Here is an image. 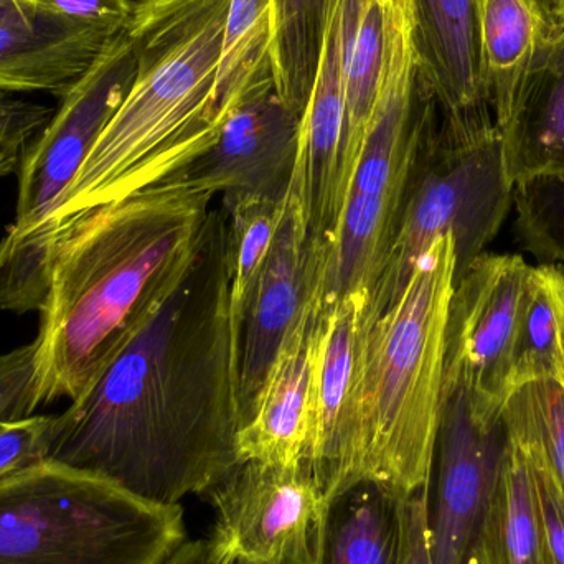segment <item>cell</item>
Wrapping results in <instances>:
<instances>
[{
    "label": "cell",
    "instance_id": "7c38bea8",
    "mask_svg": "<svg viewBox=\"0 0 564 564\" xmlns=\"http://www.w3.org/2000/svg\"><path fill=\"white\" fill-rule=\"evenodd\" d=\"M371 318L368 289L341 295L325 315L305 454L324 500L357 482L361 360Z\"/></svg>",
    "mask_w": 564,
    "mask_h": 564
},
{
    "label": "cell",
    "instance_id": "7402d4cb",
    "mask_svg": "<svg viewBox=\"0 0 564 564\" xmlns=\"http://www.w3.org/2000/svg\"><path fill=\"white\" fill-rule=\"evenodd\" d=\"M469 562L552 564L529 457L509 434L496 487Z\"/></svg>",
    "mask_w": 564,
    "mask_h": 564
},
{
    "label": "cell",
    "instance_id": "44dd1931",
    "mask_svg": "<svg viewBox=\"0 0 564 564\" xmlns=\"http://www.w3.org/2000/svg\"><path fill=\"white\" fill-rule=\"evenodd\" d=\"M499 132L513 185L564 175V33L530 73Z\"/></svg>",
    "mask_w": 564,
    "mask_h": 564
},
{
    "label": "cell",
    "instance_id": "7a4b0ae2",
    "mask_svg": "<svg viewBox=\"0 0 564 564\" xmlns=\"http://www.w3.org/2000/svg\"><path fill=\"white\" fill-rule=\"evenodd\" d=\"M217 195L165 178L69 220L53 238L35 340L39 406L78 398L188 260Z\"/></svg>",
    "mask_w": 564,
    "mask_h": 564
},
{
    "label": "cell",
    "instance_id": "8992f818",
    "mask_svg": "<svg viewBox=\"0 0 564 564\" xmlns=\"http://www.w3.org/2000/svg\"><path fill=\"white\" fill-rule=\"evenodd\" d=\"M185 536L181 506L53 460L0 480V564H164Z\"/></svg>",
    "mask_w": 564,
    "mask_h": 564
},
{
    "label": "cell",
    "instance_id": "d6986e66",
    "mask_svg": "<svg viewBox=\"0 0 564 564\" xmlns=\"http://www.w3.org/2000/svg\"><path fill=\"white\" fill-rule=\"evenodd\" d=\"M411 497L361 479L327 497L312 546V564H408Z\"/></svg>",
    "mask_w": 564,
    "mask_h": 564
},
{
    "label": "cell",
    "instance_id": "e0dca14e",
    "mask_svg": "<svg viewBox=\"0 0 564 564\" xmlns=\"http://www.w3.org/2000/svg\"><path fill=\"white\" fill-rule=\"evenodd\" d=\"M411 40L441 118L453 124L496 126L480 79L476 0H406Z\"/></svg>",
    "mask_w": 564,
    "mask_h": 564
},
{
    "label": "cell",
    "instance_id": "5bb4252c",
    "mask_svg": "<svg viewBox=\"0 0 564 564\" xmlns=\"http://www.w3.org/2000/svg\"><path fill=\"white\" fill-rule=\"evenodd\" d=\"M327 245L308 237L304 202L294 174L276 238L245 311L240 355L243 423L285 334L318 274L327 268Z\"/></svg>",
    "mask_w": 564,
    "mask_h": 564
},
{
    "label": "cell",
    "instance_id": "d4e9b609",
    "mask_svg": "<svg viewBox=\"0 0 564 564\" xmlns=\"http://www.w3.org/2000/svg\"><path fill=\"white\" fill-rule=\"evenodd\" d=\"M335 0H271L274 83L285 105L304 116Z\"/></svg>",
    "mask_w": 564,
    "mask_h": 564
},
{
    "label": "cell",
    "instance_id": "f1b7e54d",
    "mask_svg": "<svg viewBox=\"0 0 564 564\" xmlns=\"http://www.w3.org/2000/svg\"><path fill=\"white\" fill-rule=\"evenodd\" d=\"M520 245L542 263L564 264V175L520 182L513 191Z\"/></svg>",
    "mask_w": 564,
    "mask_h": 564
},
{
    "label": "cell",
    "instance_id": "d590c367",
    "mask_svg": "<svg viewBox=\"0 0 564 564\" xmlns=\"http://www.w3.org/2000/svg\"><path fill=\"white\" fill-rule=\"evenodd\" d=\"M225 558L214 540L185 542L164 564H224Z\"/></svg>",
    "mask_w": 564,
    "mask_h": 564
},
{
    "label": "cell",
    "instance_id": "8d00e7d4",
    "mask_svg": "<svg viewBox=\"0 0 564 564\" xmlns=\"http://www.w3.org/2000/svg\"><path fill=\"white\" fill-rule=\"evenodd\" d=\"M45 15L35 0H0V26L36 25Z\"/></svg>",
    "mask_w": 564,
    "mask_h": 564
},
{
    "label": "cell",
    "instance_id": "ba28073f",
    "mask_svg": "<svg viewBox=\"0 0 564 564\" xmlns=\"http://www.w3.org/2000/svg\"><path fill=\"white\" fill-rule=\"evenodd\" d=\"M138 72L128 26L109 40L85 75L59 98L19 165L15 218L0 241V308L39 311L48 278L45 231L66 188L124 101Z\"/></svg>",
    "mask_w": 564,
    "mask_h": 564
},
{
    "label": "cell",
    "instance_id": "52a82bcc",
    "mask_svg": "<svg viewBox=\"0 0 564 564\" xmlns=\"http://www.w3.org/2000/svg\"><path fill=\"white\" fill-rule=\"evenodd\" d=\"M497 126L437 119L411 175L397 234L370 291V314L387 311L440 238H454L456 280L496 240L513 208Z\"/></svg>",
    "mask_w": 564,
    "mask_h": 564
},
{
    "label": "cell",
    "instance_id": "5b68a950",
    "mask_svg": "<svg viewBox=\"0 0 564 564\" xmlns=\"http://www.w3.org/2000/svg\"><path fill=\"white\" fill-rule=\"evenodd\" d=\"M387 56L373 115L328 248L325 301L373 288L440 108L411 40L406 0H383Z\"/></svg>",
    "mask_w": 564,
    "mask_h": 564
},
{
    "label": "cell",
    "instance_id": "9a60e30c",
    "mask_svg": "<svg viewBox=\"0 0 564 564\" xmlns=\"http://www.w3.org/2000/svg\"><path fill=\"white\" fill-rule=\"evenodd\" d=\"M324 281L325 270L285 334L250 414L238 431L240 463L294 466L305 460L312 380L330 305L325 302Z\"/></svg>",
    "mask_w": 564,
    "mask_h": 564
},
{
    "label": "cell",
    "instance_id": "f546056e",
    "mask_svg": "<svg viewBox=\"0 0 564 564\" xmlns=\"http://www.w3.org/2000/svg\"><path fill=\"white\" fill-rule=\"evenodd\" d=\"M58 414L0 420V480L48 460Z\"/></svg>",
    "mask_w": 564,
    "mask_h": 564
},
{
    "label": "cell",
    "instance_id": "b9f144b4",
    "mask_svg": "<svg viewBox=\"0 0 564 564\" xmlns=\"http://www.w3.org/2000/svg\"><path fill=\"white\" fill-rule=\"evenodd\" d=\"M558 2H560V6H562L563 15H564V0H558Z\"/></svg>",
    "mask_w": 564,
    "mask_h": 564
},
{
    "label": "cell",
    "instance_id": "6da1fadb",
    "mask_svg": "<svg viewBox=\"0 0 564 564\" xmlns=\"http://www.w3.org/2000/svg\"><path fill=\"white\" fill-rule=\"evenodd\" d=\"M240 355L220 204L118 354L58 414L48 460L161 506L210 492L240 464Z\"/></svg>",
    "mask_w": 564,
    "mask_h": 564
},
{
    "label": "cell",
    "instance_id": "cb8c5ba5",
    "mask_svg": "<svg viewBox=\"0 0 564 564\" xmlns=\"http://www.w3.org/2000/svg\"><path fill=\"white\" fill-rule=\"evenodd\" d=\"M387 56L383 0H365L351 35L345 65L344 131L340 151V192L345 202L355 165L373 115Z\"/></svg>",
    "mask_w": 564,
    "mask_h": 564
},
{
    "label": "cell",
    "instance_id": "8fae6325",
    "mask_svg": "<svg viewBox=\"0 0 564 564\" xmlns=\"http://www.w3.org/2000/svg\"><path fill=\"white\" fill-rule=\"evenodd\" d=\"M503 421L480 424L463 384L444 383L443 410L427 484L433 564H467L506 451Z\"/></svg>",
    "mask_w": 564,
    "mask_h": 564
},
{
    "label": "cell",
    "instance_id": "4316f807",
    "mask_svg": "<svg viewBox=\"0 0 564 564\" xmlns=\"http://www.w3.org/2000/svg\"><path fill=\"white\" fill-rule=\"evenodd\" d=\"M558 318L542 264L533 267L513 347L512 393L533 381H562Z\"/></svg>",
    "mask_w": 564,
    "mask_h": 564
},
{
    "label": "cell",
    "instance_id": "d6a6232c",
    "mask_svg": "<svg viewBox=\"0 0 564 564\" xmlns=\"http://www.w3.org/2000/svg\"><path fill=\"white\" fill-rule=\"evenodd\" d=\"M46 15L119 33L131 22L132 7L126 0H35Z\"/></svg>",
    "mask_w": 564,
    "mask_h": 564
},
{
    "label": "cell",
    "instance_id": "ab89813d",
    "mask_svg": "<svg viewBox=\"0 0 564 564\" xmlns=\"http://www.w3.org/2000/svg\"><path fill=\"white\" fill-rule=\"evenodd\" d=\"M126 2L129 3V6L132 7V10L135 9V7L144 6V3L154 2V0H126Z\"/></svg>",
    "mask_w": 564,
    "mask_h": 564
},
{
    "label": "cell",
    "instance_id": "836d02e7",
    "mask_svg": "<svg viewBox=\"0 0 564 564\" xmlns=\"http://www.w3.org/2000/svg\"><path fill=\"white\" fill-rule=\"evenodd\" d=\"M55 109L20 96L0 93V139L29 144L52 119Z\"/></svg>",
    "mask_w": 564,
    "mask_h": 564
},
{
    "label": "cell",
    "instance_id": "e575fe53",
    "mask_svg": "<svg viewBox=\"0 0 564 564\" xmlns=\"http://www.w3.org/2000/svg\"><path fill=\"white\" fill-rule=\"evenodd\" d=\"M408 564H433L430 553V529H427V487L417 490L411 497V536Z\"/></svg>",
    "mask_w": 564,
    "mask_h": 564
},
{
    "label": "cell",
    "instance_id": "603a6c76",
    "mask_svg": "<svg viewBox=\"0 0 564 564\" xmlns=\"http://www.w3.org/2000/svg\"><path fill=\"white\" fill-rule=\"evenodd\" d=\"M271 46V0H231L214 88L218 131L257 86L274 78Z\"/></svg>",
    "mask_w": 564,
    "mask_h": 564
},
{
    "label": "cell",
    "instance_id": "484cf974",
    "mask_svg": "<svg viewBox=\"0 0 564 564\" xmlns=\"http://www.w3.org/2000/svg\"><path fill=\"white\" fill-rule=\"evenodd\" d=\"M221 207L227 215L231 311L238 327L243 328L245 311L276 238L284 200L221 195Z\"/></svg>",
    "mask_w": 564,
    "mask_h": 564
},
{
    "label": "cell",
    "instance_id": "30bf717a",
    "mask_svg": "<svg viewBox=\"0 0 564 564\" xmlns=\"http://www.w3.org/2000/svg\"><path fill=\"white\" fill-rule=\"evenodd\" d=\"M208 494L217 512L212 540L225 560L312 564L324 497L307 460L240 463Z\"/></svg>",
    "mask_w": 564,
    "mask_h": 564
},
{
    "label": "cell",
    "instance_id": "277c9868",
    "mask_svg": "<svg viewBox=\"0 0 564 564\" xmlns=\"http://www.w3.org/2000/svg\"><path fill=\"white\" fill-rule=\"evenodd\" d=\"M456 248L440 238L365 334L357 480L406 496L430 484L444 393Z\"/></svg>",
    "mask_w": 564,
    "mask_h": 564
},
{
    "label": "cell",
    "instance_id": "4dcf8cb0",
    "mask_svg": "<svg viewBox=\"0 0 564 564\" xmlns=\"http://www.w3.org/2000/svg\"><path fill=\"white\" fill-rule=\"evenodd\" d=\"M35 354L33 341L0 354V420L29 416L39 408Z\"/></svg>",
    "mask_w": 564,
    "mask_h": 564
},
{
    "label": "cell",
    "instance_id": "ffe728a7",
    "mask_svg": "<svg viewBox=\"0 0 564 564\" xmlns=\"http://www.w3.org/2000/svg\"><path fill=\"white\" fill-rule=\"evenodd\" d=\"M116 35L52 15L36 25H2L0 93L62 98Z\"/></svg>",
    "mask_w": 564,
    "mask_h": 564
},
{
    "label": "cell",
    "instance_id": "60d3db41",
    "mask_svg": "<svg viewBox=\"0 0 564 564\" xmlns=\"http://www.w3.org/2000/svg\"><path fill=\"white\" fill-rule=\"evenodd\" d=\"M224 564H245V563L238 562V560H225Z\"/></svg>",
    "mask_w": 564,
    "mask_h": 564
},
{
    "label": "cell",
    "instance_id": "4fadbf2b",
    "mask_svg": "<svg viewBox=\"0 0 564 564\" xmlns=\"http://www.w3.org/2000/svg\"><path fill=\"white\" fill-rule=\"evenodd\" d=\"M301 128L302 116L285 105L274 78L267 79L231 112L214 145L167 178L215 195L284 200L297 165Z\"/></svg>",
    "mask_w": 564,
    "mask_h": 564
},
{
    "label": "cell",
    "instance_id": "83f0119b",
    "mask_svg": "<svg viewBox=\"0 0 564 564\" xmlns=\"http://www.w3.org/2000/svg\"><path fill=\"white\" fill-rule=\"evenodd\" d=\"M507 430L532 444L542 457L564 506V388L533 381L510 394L502 411Z\"/></svg>",
    "mask_w": 564,
    "mask_h": 564
},
{
    "label": "cell",
    "instance_id": "f35d334b",
    "mask_svg": "<svg viewBox=\"0 0 564 564\" xmlns=\"http://www.w3.org/2000/svg\"><path fill=\"white\" fill-rule=\"evenodd\" d=\"M26 144L0 139V178L19 171L20 159Z\"/></svg>",
    "mask_w": 564,
    "mask_h": 564
},
{
    "label": "cell",
    "instance_id": "74e56055",
    "mask_svg": "<svg viewBox=\"0 0 564 564\" xmlns=\"http://www.w3.org/2000/svg\"><path fill=\"white\" fill-rule=\"evenodd\" d=\"M545 271L546 281H549L550 292H552L553 304H555L556 318H558L560 328V348H562L563 375L562 381L564 388V271L558 264L542 263Z\"/></svg>",
    "mask_w": 564,
    "mask_h": 564
},
{
    "label": "cell",
    "instance_id": "9c48e42d",
    "mask_svg": "<svg viewBox=\"0 0 564 564\" xmlns=\"http://www.w3.org/2000/svg\"><path fill=\"white\" fill-rule=\"evenodd\" d=\"M532 270L519 254L484 253L454 282L444 383L463 384L480 424L499 423L512 394L513 347Z\"/></svg>",
    "mask_w": 564,
    "mask_h": 564
},
{
    "label": "cell",
    "instance_id": "2e32d148",
    "mask_svg": "<svg viewBox=\"0 0 564 564\" xmlns=\"http://www.w3.org/2000/svg\"><path fill=\"white\" fill-rule=\"evenodd\" d=\"M365 0H335L317 73L302 116L295 178L301 187L308 237L328 245L340 220V151L344 131L345 65Z\"/></svg>",
    "mask_w": 564,
    "mask_h": 564
},
{
    "label": "cell",
    "instance_id": "1f68e13d",
    "mask_svg": "<svg viewBox=\"0 0 564 564\" xmlns=\"http://www.w3.org/2000/svg\"><path fill=\"white\" fill-rule=\"evenodd\" d=\"M506 431L522 446L527 457H529L550 560H552V564H564V506L558 492H556L555 484H553L542 457L533 449L532 444L527 443L523 437L512 433L507 427Z\"/></svg>",
    "mask_w": 564,
    "mask_h": 564
},
{
    "label": "cell",
    "instance_id": "ac0fdd59",
    "mask_svg": "<svg viewBox=\"0 0 564 564\" xmlns=\"http://www.w3.org/2000/svg\"><path fill=\"white\" fill-rule=\"evenodd\" d=\"M480 79L497 129L512 116L536 63L564 33L558 0H476Z\"/></svg>",
    "mask_w": 564,
    "mask_h": 564
},
{
    "label": "cell",
    "instance_id": "3957f363",
    "mask_svg": "<svg viewBox=\"0 0 564 564\" xmlns=\"http://www.w3.org/2000/svg\"><path fill=\"white\" fill-rule=\"evenodd\" d=\"M231 0H154L132 10L138 72L45 231L177 174L217 141L214 88ZM50 261V260H48Z\"/></svg>",
    "mask_w": 564,
    "mask_h": 564
}]
</instances>
